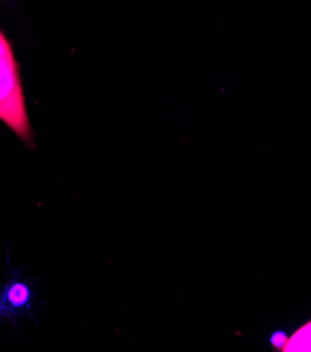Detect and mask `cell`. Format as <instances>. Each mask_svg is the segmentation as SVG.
I'll use <instances>...</instances> for the list:
<instances>
[{
    "label": "cell",
    "instance_id": "3",
    "mask_svg": "<svg viewBox=\"0 0 311 352\" xmlns=\"http://www.w3.org/2000/svg\"><path fill=\"white\" fill-rule=\"evenodd\" d=\"M8 299L12 306L21 307L24 306L30 299V291L23 284H14L8 291Z\"/></svg>",
    "mask_w": 311,
    "mask_h": 352
},
{
    "label": "cell",
    "instance_id": "2",
    "mask_svg": "<svg viewBox=\"0 0 311 352\" xmlns=\"http://www.w3.org/2000/svg\"><path fill=\"white\" fill-rule=\"evenodd\" d=\"M281 351L284 352H308L311 351V322L300 327L290 338L285 340V342L281 346Z\"/></svg>",
    "mask_w": 311,
    "mask_h": 352
},
{
    "label": "cell",
    "instance_id": "1",
    "mask_svg": "<svg viewBox=\"0 0 311 352\" xmlns=\"http://www.w3.org/2000/svg\"><path fill=\"white\" fill-rule=\"evenodd\" d=\"M0 121H3L24 142H31L32 136L19 65L2 31H0Z\"/></svg>",
    "mask_w": 311,
    "mask_h": 352
}]
</instances>
